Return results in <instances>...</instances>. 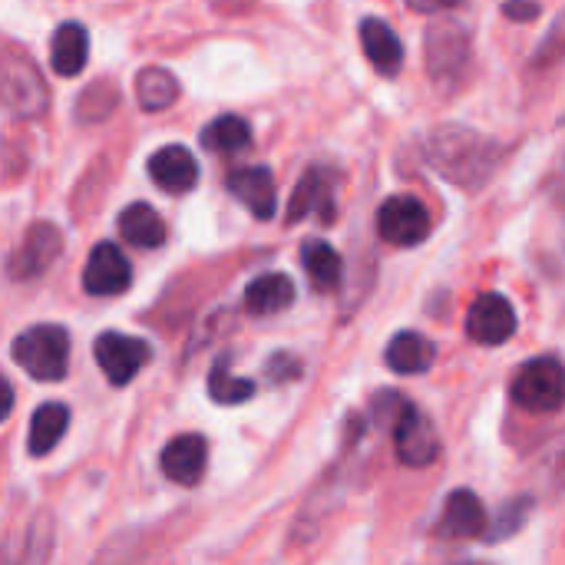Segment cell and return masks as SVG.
I'll list each match as a JSON object with an SVG mask.
<instances>
[{"label": "cell", "mask_w": 565, "mask_h": 565, "mask_svg": "<svg viewBox=\"0 0 565 565\" xmlns=\"http://www.w3.org/2000/svg\"><path fill=\"white\" fill-rule=\"evenodd\" d=\"M430 166L457 189L477 192L500 166V146L467 126H440L427 139Z\"/></svg>", "instance_id": "obj_1"}, {"label": "cell", "mask_w": 565, "mask_h": 565, "mask_svg": "<svg viewBox=\"0 0 565 565\" xmlns=\"http://www.w3.org/2000/svg\"><path fill=\"white\" fill-rule=\"evenodd\" d=\"M0 106L20 119H36L50 106V89L40 66L20 50L0 53Z\"/></svg>", "instance_id": "obj_2"}, {"label": "cell", "mask_w": 565, "mask_h": 565, "mask_svg": "<svg viewBox=\"0 0 565 565\" xmlns=\"http://www.w3.org/2000/svg\"><path fill=\"white\" fill-rule=\"evenodd\" d=\"M13 361L33 381H63L70 367V334L60 324H33L17 334Z\"/></svg>", "instance_id": "obj_3"}, {"label": "cell", "mask_w": 565, "mask_h": 565, "mask_svg": "<svg viewBox=\"0 0 565 565\" xmlns=\"http://www.w3.org/2000/svg\"><path fill=\"white\" fill-rule=\"evenodd\" d=\"M513 401L530 414H556L565 407V367L556 358H533L513 377Z\"/></svg>", "instance_id": "obj_4"}, {"label": "cell", "mask_w": 565, "mask_h": 565, "mask_svg": "<svg viewBox=\"0 0 565 565\" xmlns=\"http://www.w3.org/2000/svg\"><path fill=\"white\" fill-rule=\"evenodd\" d=\"M424 60H427V73L434 83L460 79V73L470 63V33L450 20L430 26L424 40Z\"/></svg>", "instance_id": "obj_5"}, {"label": "cell", "mask_w": 565, "mask_h": 565, "mask_svg": "<svg viewBox=\"0 0 565 565\" xmlns=\"http://www.w3.org/2000/svg\"><path fill=\"white\" fill-rule=\"evenodd\" d=\"M93 354H96L99 371L109 377V384L113 387H126L149 364L152 348L142 338H129V334H119V331H106V334L96 338Z\"/></svg>", "instance_id": "obj_6"}, {"label": "cell", "mask_w": 565, "mask_h": 565, "mask_svg": "<svg viewBox=\"0 0 565 565\" xmlns=\"http://www.w3.org/2000/svg\"><path fill=\"white\" fill-rule=\"evenodd\" d=\"M60 252H63V232L53 222H33L20 238V245L13 248L7 271L17 281H33L60 258Z\"/></svg>", "instance_id": "obj_7"}, {"label": "cell", "mask_w": 565, "mask_h": 565, "mask_svg": "<svg viewBox=\"0 0 565 565\" xmlns=\"http://www.w3.org/2000/svg\"><path fill=\"white\" fill-rule=\"evenodd\" d=\"M377 232L384 242L397 248H411L430 235V215L424 202H417L414 195H391L377 212Z\"/></svg>", "instance_id": "obj_8"}, {"label": "cell", "mask_w": 565, "mask_h": 565, "mask_svg": "<svg viewBox=\"0 0 565 565\" xmlns=\"http://www.w3.org/2000/svg\"><path fill=\"white\" fill-rule=\"evenodd\" d=\"M394 450L404 467H430L440 454V440L434 424L404 401L397 420H394Z\"/></svg>", "instance_id": "obj_9"}, {"label": "cell", "mask_w": 565, "mask_h": 565, "mask_svg": "<svg viewBox=\"0 0 565 565\" xmlns=\"http://www.w3.org/2000/svg\"><path fill=\"white\" fill-rule=\"evenodd\" d=\"M129 285H132V268L122 248L113 242H99L86 258L83 288L96 298H113V295H122Z\"/></svg>", "instance_id": "obj_10"}, {"label": "cell", "mask_w": 565, "mask_h": 565, "mask_svg": "<svg viewBox=\"0 0 565 565\" xmlns=\"http://www.w3.org/2000/svg\"><path fill=\"white\" fill-rule=\"evenodd\" d=\"M467 334H470L477 344H487V348L507 344V341L516 334V311H513V305H510L503 295H497V291L480 295V298L470 305Z\"/></svg>", "instance_id": "obj_11"}, {"label": "cell", "mask_w": 565, "mask_h": 565, "mask_svg": "<svg viewBox=\"0 0 565 565\" xmlns=\"http://www.w3.org/2000/svg\"><path fill=\"white\" fill-rule=\"evenodd\" d=\"M225 189L258 218L268 222L278 209V192H275V175L265 166H238L225 175Z\"/></svg>", "instance_id": "obj_12"}, {"label": "cell", "mask_w": 565, "mask_h": 565, "mask_svg": "<svg viewBox=\"0 0 565 565\" xmlns=\"http://www.w3.org/2000/svg\"><path fill=\"white\" fill-rule=\"evenodd\" d=\"M308 215H318L321 222H334V175L318 166L301 175L288 205V225H298Z\"/></svg>", "instance_id": "obj_13"}, {"label": "cell", "mask_w": 565, "mask_h": 565, "mask_svg": "<svg viewBox=\"0 0 565 565\" xmlns=\"http://www.w3.org/2000/svg\"><path fill=\"white\" fill-rule=\"evenodd\" d=\"M149 179L169 195H185L199 182V162L185 146H162L149 156Z\"/></svg>", "instance_id": "obj_14"}, {"label": "cell", "mask_w": 565, "mask_h": 565, "mask_svg": "<svg viewBox=\"0 0 565 565\" xmlns=\"http://www.w3.org/2000/svg\"><path fill=\"white\" fill-rule=\"evenodd\" d=\"M490 516L483 500L473 490H454L444 503V520H440V536L447 540H477L487 536Z\"/></svg>", "instance_id": "obj_15"}, {"label": "cell", "mask_w": 565, "mask_h": 565, "mask_svg": "<svg viewBox=\"0 0 565 565\" xmlns=\"http://www.w3.org/2000/svg\"><path fill=\"white\" fill-rule=\"evenodd\" d=\"M209 444L202 434H182L162 450V473L179 487H195L205 473Z\"/></svg>", "instance_id": "obj_16"}, {"label": "cell", "mask_w": 565, "mask_h": 565, "mask_svg": "<svg viewBox=\"0 0 565 565\" xmlns=\"http://www.w3.org/2000/svg\"><path fill=\"white\" fill-rule=\"evenodd\" d=\"M361 46L371 60V66L384 76H397L404 66V43L394 33V26L387 20L377 17H364L361 20Z\"/></svg>", "instance_id": "obj_17"}, {"label": "cell", "mask_w": 565, "mask_h": 565, "mask_svg": "<svg viewBox=\"0 0 565 565\" xmlns=\"http://www.w3.org/2000/svg\"><path fill=\"white\" fill-rule=\"evenodd\" d=\"M89 60V33L79 20H66L56 26L50 40V63L60 76H79Z\"/></svg>", "instance_id": "obj_18"}, {"label": "cell", "mask_w": 565, "mask_h": 565, "mask_svg": "<svg viewBox=\"0 0 565 565\" xmlns=\"http://www.w3.org/2000/svg\"><path fill=\"white\" fill-rule=\"evenodd\" d=\"M295 301V281L281 271H268L258 275L248 288H245V311L255 318H268L278 315L285 308H291Z\"/></svg>", "instance_id": "obj_19"}, {"label": "cell", "mask_w": 565, "mask_h": 565, "mask_svg": "<svg viewBox=\"0 0 565 565\" xmlns=\"http://www.w3.org/2000/svg\"><path fill=\"white\" fill-rule=\"evenodd\" d=\"M384 361L394 374H424L437 361V348L417 331H401L391 338Z\"/></svg>", "instance_id": "obj_20"}, {"label": "cell", "mask_w": 565, "mask_h": 565, "mask_svg": "<svg viewBox=\"0 0 565 565\" xmlns=\"http://www.w3.org/2000/svg\"><path fill=\"white\" fill-rule=\"evenodd\" d=\"M119 235L136 248H159L166 242V222L149 202H132L119 212Z\"/></svg>", "instance_id": "obj_21"}, {"label": "cell", "mask_w": 565, "mask_h": 565, "mask_svg": "<svg viewBox=\"0 0 565 565\" xmlns=\"http://www.w3.org/2000/svg\"><path fill=\"white\" fill-rule=\"evenodd\" d=\"M301 265H305V271H308V278H311V285H315L318 291H334V288L341 285L344 262H341V255H338L328 242L308 238V242L301 245Z\"/></svg>", "instance_id": "obj_22"}, {"label": "cell", "mask_w": 565, "mask_h": 565, "mask_svg": "<svg viewBox=\"0 0 565 565\" xmlns=\"http://www.w3.org/2000/svg\"><path fill=\"white\" fill-rule=\"evenodd\" d=\"M530 483L543 497H565V430L536 454Z\"/></svg>", "instance_id": "obj_23"}, {"label": "cell", "mask_w": 565, "mask_h": 565, "mask_svg": "<svg viewBox=\"0 0 565 565\" xmlns=\"http://www.w3.org/2000/svg\"><path fill=\"white\" fill-rule=\"evenodd\" d=\"M179 93H182L179 79H175L169 70H162V66H146V70H139V76H136V99H139V106H142L146 113H162V109H169V106L179 99Z\"/></svg>", "instance_id": "obj_24"}, {"label": "cell", "mask_w": 565, "mask_h": 565, "mask_svg": "<svg viewBox=\"0 0 565 565\" xmlns=\"http://www.w3.org/2000/svg\"><path fill=\"white\" fill-rule=\"evenodd\" d=\"M70 427V411L66 404H40L33 420H30V454L43 457L50 454Z\"/></svg>", "instance_id": "obj_25"}, {"label": "cell", "mask_w": 565, "mask_h": 565, "mask_svg": "<svg viewBox=\"0 0 565 565\" xmlns=\"http://www.w3.org/2000/svg\"><path fill=\"white\" fill-rule=\"evenodd\" d=\"M202 146L212 152H242L252 146V126L242 116H218L202 129Z\"/></svg>", "instance_id": "obj_26"}, {"label": "cell", "mask_w": 565, "mask_h": 565, "mask_svg": "<svg viewBox=\"0 0 565 565\" xmlns=\"http://www.w3.org/2000/svg\"><path fill=\"white\" fill-rule=\"evenodd\" d=\"M53 520L50 513H36L30 523H26V533H23V543H20V553L13 565H46L50 563V553H53Z\"/></svg>", "instance_id": "obj_27"}, {"label": "cell", "mask_w": 565, "mask_h": 565, "mask_svg": "<svg viewBox=\"0 0 565 565\" xmlns=\"http://www.w3.org/2000/svg\"><path fill=\"white\" fill-rule=\"evenodd\" d=\"M252 394H255V384L245 381V377H235V374L228 371V358H222V361L212 367V374H209V397H212L215 404H225V407L245 404Z\"/></svg>", "instance_id": "obj_28"}, {"label": "cell", "mask_w": 565, "mask_h": 565, "mask_svg": "<svg viewBox=\"0 0 565 565\" xmlns=\"http://www.w3.org/2000/svg\"><path fill=\"white\" fill-rule=\"evenodd\" d=\"M533 510V497H520L513 503H507L497 516H490V526H487V536L490 540H507L513 536L523 523H526V513Z\"/></svg>", "instance_id": "obj_29"}, {"label": "cell", "mask_w": 565, "mask_h": 565, "mask_svg": "<svg viewBox=\"0 0 565 565\" xmlns=\"http://www.w3.org/2000/svg\"><path fill=\"white\" fill-rule=\"evenodd\" d=\"M565 56V10L553 20V26L546 30V36H543V43L536 46V56H533V63L536 66H550V63H556V60H563Z\"/></svg>", "instance_id": "obj_30"}, {"label": "cell", "mask_w": 565, "mask_h": 565, "mask_svg": "<svg viewBox=\"0 0 565 565\" xmlns=\"http://www.w3.org/2000/svg\"><path fill=\"white\" fill-rule=\"evenodd\" d=\"M268 374H271V381H291V377L301 374V364L291 354H275L268 361Z\"/></svg>", "instance_id": "obj_31"}, {"label": "cell", "mask_w": 565, "mask_h": 565, "mask_svg": "<svg viewBox=\"0 0 565 565\" xmlns=\"http://www.w3.org/2000/svg\"><path fill=\"white\" fill-rule=\"evenodd\" d=\"M503 13L507 17H516V20H536L540 17V3H523V0H507L503 3Z\"/></svg>", "instance_id": "obj_32"}, {"label": "cell", "mask_w": 565, "mask_h": 565, "mask_svg": "<svg viewBox=\"0 0 565 565\" xmlns=\"http://www.w3.org/2000/svg\"><path fill=\"white\" fill-rule=\"evenodd\" d=\"M460 3L463 0H407V7L417 10V13H440V10H454Z\"/></svg>", "instance_id": "obj_33"}, {"label": "cell", "mask_w": 565, "mask_h": 565, "mask_svg": "<svg viewBox=\"0 0 565 565\" xmlns=\"http://www.w3.org/2000/svg\"><path fill=\"white\" fill-rule=\"evenodd\" d=\"M10 411H13V387L7 377H0V424L10 417Z\"/></svg>", "instance_id": "obj_34"}, {"label": "cell", "mask_w": 565, "mask_h": 565, "mask_svg": "<svg viewBox=\"0 0 565 565\" xmlns=\"http://www.w3.org/2000/svg\"><path fill=\"white\" fill-rule=\"evenodd\" d=\"M559 192H563V199H565V162H563V179H559Z\"/></svg>", "instance_id": "obj_35"}]
</instances>
